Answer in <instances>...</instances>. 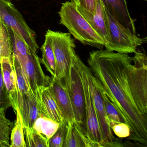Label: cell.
<instances>
[{
	"mask_svg": "<svg viewBox=\"0 0 147 147\" xmlns=\"http://www.w3.org/2000/svg\"><path fill=\"white\" fill-rule=\"evenodd\" d=\"M26 147H49V140L33 127H24Z\"/></svg>",
	"mask_w": 147,
	"mask_h": 147,
	"instance_id": "24",
	"label": "cell"
},
{
	"mask_svg": "<svg viewBox=\"0 0 147 147\" xmlns=\"http://www.w3.org/2000/svg\"><path fill=\"white\" fill-rule=\"evenodd\" d=\"M60 123L45 117L38 118L32 127L48 140L53 136L58 129Z\"/></svg>",
	"mask_w": 147,
	"mask_h": 147,
	"instance_id": "20",
	"label": "cell"
},
{
	"mask_svg": "<svg viewBox=\"0 0 147 147\" xmlns=\"http://www.w3.org/2000/svg\"><path fill=\"white\" fill-rule=\"evenodd\" d=\"M10 32V29L0 20V61L3 57L12 59L13 45Z\"/></svg>",
	"mask_w": 147,
	"mask_h": 147,
	"instance_id": "21",
	"label": "cell"
},
{
	"mask_svg": "<svg viewBox=\"0 0 147 147\" xmlns=\"http://www.w3.org/2000/svg\"><path fill=\"white\" fill-rule=\"evenodd\" d=\"M144 1H147V0H144Z\"/></svg>",
	"mask_w": 147,
	"mask_h": 147,
	"instance_id": "32",
	"label": "cell"
},
{
	"mask_svg": "<svg viewBox=\"0 0 147 147\" xmlns=\"http://www.w3.org/2000/svg\"><path fill=\"white\" fill-rule=\"evenodd\" d=\"M62 147H92V144L75 122L68 123L67 133Z\"/></svg>",
	"mask_w": 147,
	"mask_h": 147,
	"instance_id": "17",
	"label": "cell"
},
{
	"mask_svg": "<svg viewBox=\"0 0 147 147\" xmlns=\"http://www.w3.org/2000/svg\"><path fill=\"white\" fill-rule=\"evenodd\" d=\"M87 62L107 97L129 126L131 133L128 139L146 147L147 116L138 108L128 82L131 57L102 49L90 52Z\"/></svg>",
	"mask_w": 147,
	"mask_h": 147,
	"instance_id": "1",
	"label": "cell"
},
{
	"mask_svg": "<svg viewBox=\"0 0 147 147\" xmlns=\"http://www.w3.org/2000/svg\"><path fill=\"white\" fill-rule=\"evenodd\" d=\"M45 41L41 48L42 58L40 59V62L50 73L51 77H56V65L53 48L48 35L45 34Z\"/></svg>",
	"mask_w": 147,
	"mask_h": 147,
	"instance_id": "19",
	"label": "cell"
},
{
	"mask_svg": "<svg viewBox=\"0 0 147 147\" xmlns=\"http://www.w3.org/2000/svg\"><path fill=\"white\" fill-rule=\"evenodd\" d=\"M46 34L50 39L55 55L56 77L63 81L69 91L70 67L73 55L76 52L74 39L69 33L48 30Z\"/></svg>",
	"mask_w": 147,
	"mask_h": 147,
	"instance_id": "3",
	"label": "cell"
},
{
	"mask_svg": "<svg viewBox=\"0 0 147 147\" xmlns=\"http://www.w3.org/2000/svg\"><path fill=\"white\" fill-rule=\"evenodd\" d=\"M81 60L79 55L75 52L70 67V87L69 92L73 106L75 123L82 132L87 136L85 93L80 64Z\"/></svg>",
	"mask_w": 147,
	"mask_h": 147,
	"instance_id": "5",
	"label": "cell"
},
{
	"mask_svg": "<svg viewBox=\"0 0 147 147\" xmlns=\"http://www.w3.org/2000/svg\"><path fill=\"white\" fill-rule=\"evenodd\" d=\"M128 82L130 91L138 110L147 116V57L144 53L137 51L131 57Z\"/></svg>",
	"mask_w": 147,
	"mask_h": 147,
	"instance_id": "4",
	"label": "cell"
},
{
	"mask_svg": "<svg viewBox=\"0 0 147 147\" xmlns=\"http://www.w3.org/2000/svg\"><path fill=\"white\" fill-rule=\"evenodd\" d=\"M42 117H45L60 123L63 120L60 109L49 86L38 88L36 90Z\"/></svg>",
	"mask_w": 147,
	"mask_h": 147,
	"instance_id": "16",
	"label": "cell"
},
{
	"mask_svg": "<svg viewBox=\"0 0 147 147\" xmlns=\"http://www.w3.org/2000/svg\"><path fill=\"white\" fill-rule=\"evenodd\" d=\"M11 107L7 90L3 81L1 66L0 64V109L7 110Z\"/></svg>",
	"mask_w": 147,
	"mask_h": 147,
	"instance_id": "28",
	"label": "cell"
},
{
	"mask_svg": "<svg viewBox=\"0 0 147 147\" xmlns=\"http://www.w3.org/2000/svg\"><path fill=\"white\" fill-rule=\"evenodd\" d=\"M82 72L86 102L87 135L92 142V147H100V144L102 142V137L98 116L86 78L82 69Z\"/></svg>",
	"mask_w": 147,
	"mask_h": 147,
	"instance_id": "9",
	"label": "cell"
},
{
	"mask_svg": "<svg viewBox=\"0 0 147 147\" xmlns=\"http://www.w3.org/2000/svg\"><path fill=\"white\" fill-rule=\"evenodd\" d=\"M76 4L81 14L104 40L105 45L107 44L110 41V37L105 18V8L101 0H97L94 14L85 10L78 3Z\"/></svg>",
	"mask_w": 147,
	"mask_h": 147,
	"instance_id": "13",
	"label": "cell"
},
{
	"mask_svg": "<svg viewBox=\"0 0 147 147\" xmlns=\"http://www.w3.org/2000/svg\"><path fill=\"white\" fill-rule=\"evenodd\" d=\"M70 1H71V2H73V3L77 4V3H78L80 0H70Z\"/></svg>",
	"mask_w": 147,
	"mask_h": 147,
	"instance_id": "30",
	"label": "cell"
},
{
	"mask_svg": "<svg viewBox=\"0 0 147 147\" xmlns=\"http://www.w3.org/2000/svg\"><path fill=\"white\" fill-rule=\"evenodd\" d=\"M0 20L11 31L20 34L31 51L36 53L39 46L36 41V32L26 24L21 13L11 2L0 0Z\"/></svg>",
	"mask_w": 147,
	"mask_h": 147,
	"instance_id": "8",
	"label": "cell"
},
{
	"mask_svg": "<svg viewBox=\"0 0 147 147\" xmlns=\"http://www.w3.org/2000/svg\"><path fill=\"white\" fill-rule=\"evenodd\" d=\"M80 63L82 69L86 78L98 116L102 137V142L100 144V147H107L108 144L115 141L117 138L113 136L112 131L109 125V120L105 110L102 88L91 69L81 60Z\"/></svg>",
	"mask_w": 147,
	"mask_h": 147,
	"instance_id": "7",
	"label": "cell"
},
{
	"mask_svg": "<svg viewBox=\"0 0 147 147\" xmlns=\"http://www.w3.org/2000/svg\"><path fill=\"white\" fill-rule=\"evenodd\" d=\"M102 92L104 98L105 110L109 122V121H112L118 123H125L127 124V122L124 118L119 113L115 106L109 99L102 88Z\"/></svg>",
	"mask_w": 147,
	"mask_h": 147,
	"instance_id": "25",
	"label": "cell"
},
{
	"mask_svg": "<svg viewBox=\"0 0 147 147\" xmlns=\"http://www.w3.org/2000/svg\"><path fill=\"white\" fill-rule=\"evenodd\" d=\"M68 122L63 120L55 133L49 140V147H62L67 133Z\"/></svg>",
	"mask_w": 147,
	"mask_h": 147,
	"instance_id": "26",
	"label": "cell"
},
{
	"mask_svg": "<svg viewBox=\"0 0 147 147\" xmlns=\"http://www.w3.org/2000/svg\"><path fill=\"white\" fill-rule=\"evenodd\" d=\"M15 113L17 118L14 127L11 131L10 147H26L21 115L18 109Z\"/></svg>",
	"mask_w": 147,
	"mask_h": 147,
	"instance_id": "22",
	"label": "cell"
},
{
	"mask_svg": "<svg viewBox=\"0 0 147 147\" xmlns=\"http://www.w3.org/2000/svg\"><path fill=\"white\" fill-rule=\"evenodd\" d=\"M7 1H10V2H11L12 1H19V0H7Z\"/></svg>",
	"mask_w": 147,
	"mask_h": 147,
	"instance_id": "31",
	"label": "cell"
},
{
	"mask_svg": "<svg viewBox=\"0 0 147 147\" xmlns=\"http://www.w3.org/2000/svg\"><path fill=\"white\" fill-rule=\"evenodd\" d=\"M97 0H80L78 4L85 10L94 14L97 5Z\"/></svg>",
	"mask_w": 147,
	"mask_h": 147,
	"instance_id": "29",
	"label": "cell"
},
{
	"mask_svg": "<svg viewBox=\"0 0 147 147\" xmlns=\"http://www.w3.org/2000/svg\"><path fill=\"white\" fill-rule=\"evenodd\" d=\"M13 36V57L17 60L20 65L27 61L31 53L30 48L20 34L15 31H11Z\"/></svg>",
	"mask_w": 147,
	"mask_h": 147,
	"instance_id": "18",
	"label": "cell"
},
{
	"mask_svg": "<svg viewBox=\"0 0 147 147\" xmlns=\"http://www.w3.org/2000/svg\"><path fill=\"white\" fill-rule=\"evenodd\" d=\"M110 128L114 134L120 138H128L131 131L129 126L125 123L109 121Z\"/></svg>",
	"mask_w": 147,
	"mask_h": 147,
	"instance_id": "27",
	"label": "cell"
},
{
	"mask_svg": "<svg viewBox=\"0 0 147 147\" xmlns=\"http://www.w3.org/2000/svg\"><path fill=\"white\" fill-rule=\"evenodd\" d=\"M60 24L65 26L75 39L85 45L102 49L105 42L93 29L78 11L76 4L71 1L62 3L58 12Z\"/></svg>",
	"mask_w": 147,
	"mask_h": 147,
	"instance_id": "2",
	"label": "cell"
},
{
	"mask_svg": "<svg viewBox=\"0 0 147 147\" xmlns=\"http://www.w3.org/2000/svg\"><path fill=\"white\" fill-rule=\"evenodd\" d=\"M49 87L60 109L63 120L68 123L75 122L70 95L64 82L57 77L51 76Z\"/></svg>",
	"mask_w": 147,
	"mask_h": 147,
	"instance_id": "12",
	"label": "cell"
},
{
	"mask_svg": "<svg viewBox=\"0 0 147 147\" xmlns=\"http://www.w3.org/2000/svg\"><path fill=\"white\" fill-rule=\"evenodd\" d=\"M105 9L123 27L136 34V20L131 17L125 0H101Z\"/></svg>",
	"mask_w": 147,
	"mask_h": 147,
	"instance_id": "14",
	"label": "cell"
},
{
	"mask_svg": "<svg viewBox=\"0 0 147 147\" xmlns=\"http://www.w3.org/2000/svg\"><path fill=\"white\" fill-rule=\"evenodd\" d=\"M3 81L7 90L12 107L16 112L18 109V91L17 75L12 59L3 57L0 61Z\"/></svg>",
	"mask_w": 147,
	"mask_h": 147,
	"instance_id": "15",
	"label": "cell"
},
{
	"mask_svg": "<svg viewBox=\"0 0 147 147\" xmlns=\"http://www.w3.org/2000/svg\"><path fill=\"white\" fill-rule=\"evenodd\" d=\"M20 66L27 85L33 92L38 88L49 86L51 77L44 73L36 53L31 52L27 61Z\"/></svg>",
	"mask_w": 147,
	"mask_h": 147,
	"instance_id": "10",
	"label": "cell"
},
{
	"mask_svg": "<svg viewBox=\"0 0 147 147\" xmlns=\"http://www.w3.org/2000/svg\"><path fill=\"white\" fill-rule=\"evenodd\" d=\"M18 106L24 128L32 127L36 119L42 117L37 91L33 92L30 88L26 93L19 94Z\"/></svg>",
	"mask_w": 147,
	"mask_h": 147,
	"instance_id": "11",
	"label": "cell"
},
{
	"mask_svg": "<svg viewBox=\"0 0 147 147\" xmlns=\"http://www.w3.org/2000/svg\"><path fill=\"white\" fill-rule=\"evenodd\" d=\"M6 110L0 109V147H10V137L13 124L7 118Z\"/></svg>",
	"mask_w": 147,
	"mask_h": 147,
	"instance_id": "23",
	"label": "cell"
},
{
	"mask_svg": "<svg viewBox=\"0 0 147 147\" xmlns=\"http://www.w3.org/2000/svg\"><path fill=\"white\" fill-rule=\"evenodd\" d=\"M105 14L110 37V41L105 45L107 50L125 54H135L138 47L146 42L144 41L146 38H140L123 27L105 9Z\"/></svg>",
	"mask_w": 147,
	"mask_h": 147,
	"instance_id": "6",
	"label": "cell"
}]
</instances>
